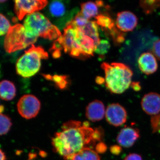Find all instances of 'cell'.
Returning <instances> with one entry per match:
<instances>
[{"label":"cell","mask_w":160,"mask_h":160,"mask_svg":"<svg viewBox=\"0 0 160 160\" xmlns=\"http://www.w3.org/2000/svg\"><path fill=\"white\" fill-rule=\"evenodd\" d=\"M105 118L109 125L115 127H119L124 125L127 121V111L123 106L118 103H112L107 107Z\"/></svg>","instance_id":"cell-9"},{"label":"cell","mask_w":160,"mask_h":160,"mask_svg":"<svg viewBox=\"0 0 160 160\" xmlns=\"http://www.w3.org/2000/svg\"><path fill=\"white\" fill-rule=\"evenodd\" d=\"M104 130L101 127H98L94 129L93 134V139L95 142H102L104 138Z\"/></svg>","instance_id":"cell-29"},{"label":"cell","mask_w":160,"mask_h":160,"mask_svg":"<svg viewBox=\"0 0 160 160\" xmlns=\"http://www.w3.org/2000/svg\"><path fill=\"white\" fill-rule=\"evenodd\" d=\"M103 6V3L101 0L95 2H86L81 4V13L87 19L97 16L98 13V7Z\"/></svg>","instance_id":"cell-15"},{"label":"cell","mask_w":160,"mask_h":160,"mask_svg":"<svg viewBox=\"0 0 160 160\" xmlns=\"http://www.w3.org/2000/svg\"><path fill=\"white\" fill-rule=\"evenodd\" d=\"M25 33L30 39H38V37L52 40L58 39L61 35V32L52 25L47 18L39 12L28 15L24 22Z\"/></svg>","instance_id":"cell-3"},{"label":"cell","mask_w":160,"mask_h":160,"mask_svg":"<svg viewBox=\"0 0 160 160\" xmlns=\"http://www.w3.org/2000/svg\"></svg>","instance_id":"cell-39"},{"label":"cell","mask_w":160,"mask_h":160,"mask_svg":"<svg viewBox=\"0 0 160 160\" xmlns=\"http://www.w3.org/2000/svg\"><path fill=\"white\" fill-rule=\"evenodd\" d=\"M143 111L149 115L159 114L160 112V95L156 92H149L144 96L141 101Z\"/></svg>","instance_id":"cell-12"},{"label":"cell","mask_w":160,"mask_h":160,"mask_svg":"<svg viewBox=\"0 0 160 160\" xmlns=\"http://www.w3.org/2000/svg\"><path fill=\"white\" fill-rule=\"evenodd\" d=\"M96 22L106 31H109L115 27V23L110 17L106 14H98L96 17Z\"/></svg>","instance_id":"cell-19"},{"label":"cell","mask_w":160,"mask_h":160,"mask_svg":"<svg viewBox=\"0 0 160 160\" xmlns=\"http://www.w3.org/2000/svg\"><path fill=\"white\" fill-rule=\"evenodd\" d=\"M11 26L9 20L4 15L0 13V36L7 34Z\"/></svg>","instance_id":"cell-26"},{"label":"cell","mask_w":160,"mask_h":160,"mask_svg":"<svg viewBox=\"0 0 160 160\" xmlns=\"http://www.w3.org/2000/svg\"><path fill=\"white\" fill-rule=\"evenodd\" d=\"M94 131L88 122L68 121L63 124L62 131L57 132L52 138L53 149L65 159L72 160L86 145L95 144L93 139Z\"/></svg>","instance_id":"cell-1"},{"label":"cell","mask_w":160,"mask_h":160,"mask_svg":"<svg viewBox=\"0 0 160 160\" xmlns=\"http://www.w3.org/2000/svg\"><path fill=\"white\" fill-rule=\"evenodd\" d=\"M48 54L41 46L31 45L18 60L16 65L17 72L24 78H28L37 73L41 66V60L46 59Z\"/></svg>","instance_id":"cell-4"},{"label":"cell","mask_w":160,"mask_h":160,"mask_svg":"<svg viewBox=\"0 0 160 160\" xmlns=\"http://www.w3.org/2000/svg\"><path fill=\"white\" fill-rule=\"evenodd\" d=\"M139 68L143 73L150 75L157 70L158 65L154 55L149 52L141 55L138 60Z\"/></svg>","instance_id":"cell-13"},{"label":"cell","mask_w":160,"mask_h":160,"mask_svg":"<svg viewBox=\"0 0 160 160\" xmlns=\"http://www.w3.org/2000/svg\"><path fill=\"white\" fill-rule=\"evenodd\" d=\"M49 11L52 16L59 18L65 14L66 9L62 3L59 1H54L50 4Z\"/></svg>","instance_id":"cell-21"},{"label":"cell","mask_w":160,"mask_h":160,"mask_svg":"<svg viewBox=\"0 0 160 160\" xmlns=\"http://www.w3.org/2000/svg\"><path fill=\"white\" fill-rule=\"evenodd\" d=\"M96 151L98 153H104L107 150V146L105 143L102 142H99L97 144L95 147Z\"/></svg>","instance_id":"cell-31"},{"label":"cell","mask_w":160,"mask_h":160,"mask_svg":"<svg viewBox=\"0 0 160 160\" xmlns=\"http://www.w3.org/2000/svg\"><path fill=\"white\" fill-rule=\"evenodd\" d=\"M140 6L146 14H151L160 7V0H140Z\"/></svg>","instance_id":"cell-20"},{"label":"cell","mask_w":160,"mask_h":160,"mask_svg":"<svg viewBox=\"0 0 160 160\" xmlns=\"http://www.w3.org/2000/svg\"><path fill=\"white\" fill-rule=\"evenodd\" d=\"M12 126L11 119L8 116L0 113V136L7 134Z\"/></svg>","instance_id":"cell-22"},{"label":"cell","mask_w":160,"mask_h":160,"mask_svg":"<svg viewBox=\"0 0 160 160\" xmlns=\"http://www.w3.org/2000/svg\"><path fill=\"white\" fill-rule=\"evenodd\" d=\"M37 40L27 37L24 26L18 24L11 26L6 34L4 40V48L8 53H12L33 45Z\"/></svg>","instance_id":"cell-6"},{"label":"cell","mask_w":160,"mask_h":160,"mask_svg":"<svg viewBox=\"0 0 160 160\" xmlns=\"http://www.w3.org/2000/svg\"><path fill=\"white\" fill-rule=\"evenodd\" d=\"M130 86L135 91H138L141 90V86L139 82H132Z\"/></svg>","instance_id":"cell-34"},{"label":"cell","mask_w":160,"mask_h":160,"mask_svg":"<svg viewBox=\"0 0 160 160\" xmlns=\"http://www.w3.org/2000/svg\"><path fill=\"white\" fill-rule=\"evenodd\" d=\"M96 82L98 84L101 85V84H103L105 82V79L103 78H102L99 77H97L96 78Z\"/></svg>","instance_id":"cell-36"},{"label":"cell","mask_w":160,"mask_h":160,"mask_svg":"<svg viewBox=\"0 0 160 160\" xmlns=\"http://www.w3.org/2000/svg\"><path fill=\"white\" fill-rule=\"evenodd\" d=\"M52 49L60 52L63 49L72 57H83L80 49L79 30L72 21L67 23L64 33L55 42Z\"/></svg>","instance_id":"cell-5"},{"label":"cell","mask_w":160,"mask_h":160,"mask_svg":"<svg viewBox=\"0 0 160 160\" xmlns=\"http://www.w3.org/2000/svg\"><path fill=\"white\" fill-rule=\"evenodd\" d=\"M78 28L83 34L92 39L97 46H98L100 39L98 25L95 22L89 21L85 26Z\"/></svg>","instance_id":"cell-17"},{"label":"cell","mask_w":160,"mask_h":160,"mask_svg":"<svg viewBox=\"0 0 160 160\" xmlns=\"http://www.w3.org/2000/svg\"><path fill=\"white\" fill-rule=\"evenodd\" d=\"M73 24L78 27H81L86 25L89 20L86 18L81 12H78L75 17L73 20H72Z\"/></svg>","instance_id":"cell-28"},{"label":"cell","mask_w":160,"mask_h":160,"mask_svg":"<svg viewBox=\"0 0 160 160\" xmlns=\"http://www.w3.org/2000/svg\"><path fill=\"white\" fill-rule=\"evenodd\" d=\"M150 124L152 133L160 134V113L151 117Z\"/></svg>","instance_id":"cell-27"},{"label":"cell","mask_w":160,"mask_h":160,"mask_svg":"<svg viewBox=\"0 0 160 160\" xmlns=\"http://www.w3.org/2000/svg\"><path fill=\"white\" fill-rule=\"evenodd\" d=\"M101 67L105 72L106 88L112 93H123L131 85L133 73L131 69L125 64L103 62Z\"/></svg>","instance_id":"cell-2"},{"label":"cell","mask_w":160,"mask_h":160,"mask_svg":"<svg viewBox=\"0 0 160 160\" xmlns=\"http://www.w3.org/2000/svg\"><path fill=\"white\" fill-rule=\"evenodd\" d=\"M110 152L114 155H119L122 152V147L119 145H114L110 146L109 148Z\"/></svg>","instance_id":"cell-32"},{"label":"cell","mask_w":160,"mask_h":160,"mask_svg":"<svg viewBox=\"0 0 160 160\" xmlns=\"http://www.w3.org/2000/svg\"><path fill=\"white\" fill-rule=\"evenodd\" d=\"M7 0H0V3H4L6 2Z\"/></svg>","instance_id":"cell-37"},{"label":"cell","mask_w":160,"mask_h":160,"mask_svg":"<svg viewBox=\"0 0 160 160\" xmlns=\"http://www.w3.org/2000/svg\"><path fill=\"white\" fill-rule=\"evenodd\" d=\"M106 111L102 102L99 100H94L89 103L86 107V117L92 122H98L105 117Z\"/></svg>","instance_id":"cell-14"},{"label":"cell","mask_w":160,"mask_h":160,"mask_svg":"<svg viewBox=\"0 0 160 160\" xmlns=\"http://www.w3.org/2000/svg\"><path fill=\"white\" fill-rule=\"evenodd\" d=\"M46 78L47 79L53 81L56 85L60 88V89H64L67 86V77L66 76L62 75H46Z\"/></svg>","instance_id":"cell-23"},{"label":"cell","mask_w":160,"mask_h":160,"mask_svg":"<svg viewBox=\"0 0 160 160\" xmlns=\"http://www.w3.org/2000/svg\"><path fill=\"white\" fill-rule=\"evenodd\" d=\"M16 94V88L12 82L3 80L0 82V98L5 101H11Z\"/></svg>","instance_id":"cell-16"},{"label":"cell","mask_w":160,"mask_h":160,"mask_svg":"<svg viewBox=\"0 0 160 160\" xmlns=\"http://www.w3.org/2000/svg\"><path fill=\"white\" fill-rule=\"evenodd\" d=\"M152 51L154 56L160 60V39L157 40L153 43Z\"/></svg>","instance_id":"cell-30"},{"label":"cell","mask_w":160,"mask_h":160,"mask_svg":"<svg viewBox=\"0 0 160 160\" xmlns=\"http://www.w3.org/2000/svg\"><path fill=\"white\" fill-rule=\"evenodd\" d=\"M108 32H109V34L115 43L117 45H119L124 42L125 39V35L118 28H117L116 26L110 31Z\"/></svg>","instance_id":"cell-24"},{"label":"cell","mask_w":160,"mask_h":160,"mask_svg":"<svg viewBox=\"0 0 160 160\" xmlns=\"http://www.w3.org/2000/svg\"><path fill=\"white\" fill-rule=\"evenodd\" d=\"M0 73H1V71H0Z\"/></svg>","instance_id":"cell-38"},{"label":"cell","mask_w":160,"mask_h":160,"mask_svg":"<svg viewBox=\"0 0 160 160\" xmlns=\"http://www.w3.org/2000/svg\"><path fill=\"white\" fill-rule=\"evenodd\" d=\"M72 160H101V158L96 151L86 147L75 154Z\"/></svg>","instance_id":"cell-18"},{"label":"cell","mask_w":160,"mask_h":160,"mask_svg":"<svg viewBox=\"0 0 160 160\" xmlns=\"http://www.w3.org/2000/svg\"><path fill=\"white\" fill-rule=\"evenodd\" d=\"M139 129L137 128L127 126L120 130L117 137V141L122 148L132 147L140 138Z\"/></svg>","instance_id":"cell-10"},{"label":"cell","mask_w":160,"mask_h":160,"mask_svg":"<svg viewBox=\"0 0 160 160\" xmlns=\"http://www.w3.org/2000/svg\"><path fill=\"white\" fill-rule=\"evenodd\" d=\"M110 44L107 40H100L99 43L97 46L95 52L100 56H104L109 51Z\"/></svg>","instance_id":"cell-25"},{"label":"cell","mask_w":160,"mask_h":160,"mask_svg":"<svg viewBox=\"0 0 160 160\" xmlns=\"http://www.w3.org/2000/svg\"><path fill=\"white\" fill-rule=\"evenodd\" d=\"M123 160H143L142 156L137 153H130Z\"/></svg>","instance_id":"cell-33"},{"label":"cell","mask_w":160,"mask_h":160,"mask_svg":"<svg viewBox=\"0 0 160 160\" xmlns=\"http://www.w3.org/2000/svg\"><path fill=\"white\" fill-rule=\"evenodd\" d=\"M14 12L19 20L44 9L48 0H14Z\"/></svg>","instance_id":"cell-8"},{"label":"cell","mask_w":160,"mask_h":160,"mask_svg":"<svg viewBox=\"0 0 160 160\" xmlns=\"http://www.w3.org/2000/svg\"><path fill=\"white\" fill-rule=\"evenodd\" d=\"M41 106L39 100L30 94L25 95L21 97L17 104L19 113L26 119L36 117L39 112Z\"/></svg>","instance_id":"cell-7"},{"label":"cell","mask_w":160,"mask_h":160,"mask_svg":"<svg viewBox=\"0 0 160 160\" xmlns=\"http://www.w3.org/2000/svg\"><path fill=\"white\" fill-rule=\"evenodd\" d=\"M138 23V18L131 12L124 11L118 13L116 25L122 32L132 31L137 26Z\"/></svg>","instance_id":"cell-11"},{"label":"cell","mask_w":160,"mask_h":160,"mask_svg":"<svg viewBox=\"0 0 160 160\" xmlns=\"http://www.w3.org/2000/svg\"><path fill=\"white\" fill-rule=\"evenodd\" d=\"M6 156L4 152L0 149V160H6Z\"/></svg>","instance_id":"cell-35"}]
</instances>
